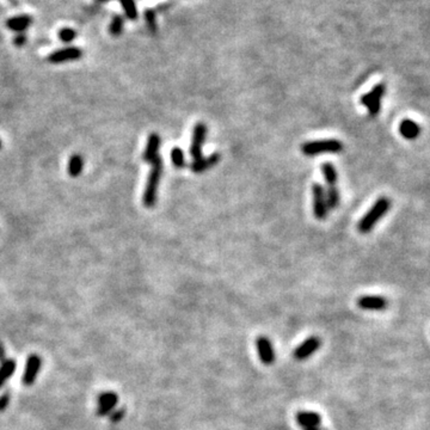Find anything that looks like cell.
Listing matches in <instances>:
<instances>
[{"mask_svg": "<svg viewBox=\"0 0 430 430\" xmlns=\"http://www.w3.org/2000/svg\"><path fill=\"white\" fill-rule=\"evenodd\" d=\"M81 57H83V52H81L80 48L70 47L52 53L48 57V61L52 62V64H61V62L66 61L79 60Z\"/></svg>", "mask_w": 430, "mask_h": 430, "instance_id": "10", "label": "cell"}, {"mask_svg": "<svg viewBox=\"0 0 430 430\" xmlns=\"http://www.w3.org/2000/svg\"><path fill=\"white\" fill-rule=\"evenodd\" d=\"M0 149H2V140H0Z\"/></svg>", "mask_w": 430, "mask_h": 430, "instance_id": "32", "label": "cell"}, {"mask_svg": "<svg viewBox=\"0 0 430 430\" xmlns=\"http://www.w3.org/2000/svg\"><path fill=\"white\" fill-rule=\"evenodd\" d=\"M390 207H391L390 199L380 198L379 200H377L375 205L370 208V211L360 220L359 225H357V229H359V232L362 233V234H367V233L372 231L374 226L377 224V221H379V220L386 214L387 211L390 209Z\"/></svg>", "mask_w": 430, "mask_h": 430, "instance_id": "2", "label": "cell"}, {"mask_svg": "<svg viewBox=\"0 0 430 430\" xmlns=\"http://www.w3.org/2000/svg\"><path fill=\"white\" fill-rule=\"evenodd\" d=\"M31 23H32V18L30 17V16L22 15V16H16V17H12L11 19H9L8 23H6V25H8L9 29H11V30L14 31H23L28 27H30Z\"/></svg>", "mask_w": 430, "mask_h": 430, "instance_id": "17", "label": "cell"}, {"mask_svg": "<svg viewBox=\"0 0 430 430\" xmlns=\"http://www.w3.org/2000/svg\"><path fill=\"white\" fill-rule=\"evenodd\" d=\"M152 169H151L149 180H147V185L144 193L142 202L146 207H153L156 205L157 201V195H158V186L160 178L163 175V169H164V163L163 159L158 156L156 159L151 163Z\"/></svg>", "mask_w": 430, "mask_h": 430, "instance_id": "1", "label": "cell"}, {"mask_svg": "<svg viewBox=\"0 0 430 430\" xmlns=\"http://www.w3.org/2000/svg\"><path fill=\"white\" fill-rule=\"evenodd\" d=\"M386 85L385 84H377L374 86L373 90H370L368 93L363 94L361 97V103L368 109L370 116H376L381 109V100L385 94Z\"/></svg>", "mask_w": 430, "mask_h": 430, "instance_id": "4", "label": "cell"}, {"mask_svg": "<svg viewBox=\"0 0 430 430\" xmlns=\"http://www.w3.org/2000/svg\"><path fill=\"white\" fill-rule=\"evenodd\" d=\"M59 36H60L62 42L68 43V42H72L74 40L75 36H77V32L71 28H64L62 30H60V32H59Z\"/></svg>", "mask_w": 430, "mask_h": 430, "instance_id": "25", "label": "cell"}, {"mask_svg": "<svg viewBox=\"0 0 430 430\" xmlns=\"http://www.w3.org/2000/svg\"><path fill=\"white\" fill-rule=\"evenodd\" d=\"M303 430H324L320 429V426H306V428H301Z\"/></svg>", "mask_w": 430, "mask_h": 430, "instance_id": "30", "label": "cell"}, {"mask_svg": "<svg viewBox=\"0 0 430 430\" xmlns=\"http://www.w3.org/2000/svg\"><path fill=\"white\" fill-rule=\"evenodd\" d=\"M256 349H257L259 360L265 366H270L275 362V350L268 337L259 336L256 338Z\"/></svg>", "mask_w": 430, "mask_h": 430, "instance_id": "8", "label": "cell"}, {"mask_svg": "<svg viewBox=\"0 0 430 430\" xmlns=\"http://www.w3.org/2000/svg\"><path fill=\"white\" fill-rule=\"evenodd\" d=\"M16 369V362L14 360H6L3 362L2 367H0V387L6 383V380H9L10 377L14 375Z\"/></svg>", "mask_w": 430, "mask_h": 430, "instance_id": "19", "label": "cell"}, {"mask_svg": "<svg viewBox=\"0 0 430 430\" xmlns=\"http://www.w3.org/2000/svg\"><path fill=\"white\" fill-rule=\"evenodd\" d=\"M171 160L172 164L177 169H183V167H185L186 165L184 152L178 149V147H175V149L171 150Z\"/></svg>", "mask_w": 430, "mask_h": 430, "instance_id": "22", "label": "cell"}, {"mask_svg": "<svg viewBox=\"0 0 430 430\" xmlns=\"http://www.w3.org/2000/svg\"><path fill=\"white\" fill-rule=\"evenodd\" d=\"M357 306L364 311H384L389 306V301L379 295H364L357 300Z\"/></svg>", "mask_w": 430, "mask_h": 430, "instance_id": "9", "label": "cell"}, {"mask_svg": "<svg viewBox=\"0 0 430 430\" xmlns=\"http://www.w3.org/2000/svg\"><path fill=\"white\" fill-rule=\"evenodd\" d=\"M124 415H126V410H124V409L116 410V411H114L113 415H111V422H113V423L120 422L121 419H122L124 417Z\"/></svg>", "mask_w": 430, "mask_h": 430, "instance_id": "27", "label": "cell"}, {"mask_svg": "<svg viewBox=\"0 0 430 430\" xmlns=\"http://www.w3.org/2000/svg\"><path fill=\"white\" fill-rule=\"evenodd\" d=\"M295 421L301 428L306 426H320L321 416L313 411H299L295 416Z\"/></svg>", "mask_w": 430, "mask_h": 430, "instance_id": "14", "label": "cell"}, {"mask_svg": "<svg viewBox=\"0 0 430 430\" xmlns=\"http://www.w3.org/2000/svg\"><path fill=\"white\" fill-rule=\"evenodd\" d=\"M343 151V144L340 140L325 139L308 141L301 146V152L307 157L319 156L324 153H340Z\"/></svg>", "mask_w": 430, "mask_h": 430, "instance_id": "3", "label": "cell"}, {"mask_svg": "<svg viewBox=\"0 0 430 430\" xmlns=\"http://www.w3.org/2000/svg\"><path fill=\"white\" fill-rule=\"evenodd\" d=\"M83 157L79 156V154H75L70 159V163H68V172H70L72 177H78L83 171Z\"/></svg>", "mask_w": 430, "mask_h": 430, "instance_id": "21", "label": "cell"}, {"mask_svg": "<svg viewBox=\"0 0 430 430\" xmlns=\"http://www.w3.org/2000/svg\"><path fill=\"white\" fill-rule=\"evenodd\" d=\"M220 160H221V156H220V153L214 152L212 153L211 156L205 157V158L201 157V158L194 160L192 165H190V169H192V171L195 173H203L205 171H207V170L212 169L213 166H215Z\"/></svg>", "mask_w": 430, "mask_h": 430, "instance_id": "11", "label": "cell"}, {"mask_svg": "<svg viewBox=\"0 0 430 430\" xmlns=\"http://www.w3.org/2000/svg\"><path fill=\"white\" fill-rule=\"evenodd\" d=\"M399 133L400 135L408 140H413L421 133V128L417 124L415 121L411 120H403L399 124Z\"/></svg>", "mask_w": 430, "mask_h": 430, "instance_id": "16", "label": "cell"}, {"mask_svg": "<svg viewBox=\"0 0 430 430\" xmlns=\"http://www.w3.org/2000/svg\"><path fill=\"white\" fill-rule=\"evenodd\" d=\"M145 17H146V22L147 24H149V28L151 31H156L157 30V23H156V14H154L153 10H147L145 12Z\"/></svg>", "mask_w": 430, "mask_h": 430, "instance_id": "26", "label": "cell"}, {"mask_svg": "<svg viewBox=\"0 0 430 430\" xmlns=\"http://www.w3.org/2000/svg\"><path fill=\"white\" fill-rule=\"evenodd\" d=\"M321 341L319 337L312 336L305 340L300 346L297 347L293 351V357L298 361H304L313 355L316 351L320 348Z\"/></svg>", "mask_w": 430, "mask_h": 430, "instance_id": "6", "label": "cell"}, {"mask_svg": "<svg viewBox=\"0 0 430 430\" xmlns=\"http://www.w3.org/2000/svg\"><path fill=\"white\" fill-rule=\"evenodd\" d=\"M123 24H124L123 18L119 15L115 16V17L113 18V21H111V24H110L111 35L119 36L123 30Z\"/></svg>", "mask_w": 430, "mask_h": 430, "instance_id": "24", "label": "cell"}, {"mask_svg": "<svg viewBox=\"0 0 430 430\" xmlns=\"http://www.w3.org/2000/svg\"><path fill=\"white\" fill-rule=\"evenodd\" d=\"M160 136L157 133H152L149 137V142H147L146 150L142 154V159L147 163H152L154 159L158 157V151L160 147Z\"/></svg>", "mask_w": 430, "mask_h": 430, "instance_id": "15", "label": "cell"}, {"mask_svg": "<svg viewBox=\"0 0 430 430\" xmlns=\"http://www.w3.org/2000/svg\"><path fill=\"white\" fill-rule=\"evenodd\" d=\"M207 135V127L205 123L200 122L194 128L192 145H190V156L193 157L194 160L201 158L203 144H205Z\"/></svg>", "mask_w": 430, "mask_h": 430, "instance_id": "7", "label": "cell"}, {"mask_svg": "<svg viewBox=\"0 0 430 430\" xmlns=\"http://www.w3.org/2000/svg\"><path fill=\"white\" fill-rule=\"evenodd\" d=\"M325 199H326V205L329 209H336L340 205V192H338L337 185L327 186V192H325Z\"/></svg>", "mask_w": 430, "mask_h": 430, "instance_id": "20", "label": "cell"}, {"mask_svg": "<svg viewBox=\"0 0 430 430\" xmlns=\"http://www.w3.org/2000/svg\"><path fill=\"white\" fill-rule=\"evenodd\" d=\"M312 196H313V214L318 220H324L327 216L326 199H325V189L323 185L313 184L312 186Z\"/></svg>", "mask_w": 430, "mask_h": 430, "instance_id": "5", "label": "cell"}, {"mask_svg": "<svg viewBox=\"0 0 430 430\" xmlns=\"http://www.w3.org/2000/svg\"><path fill=\"white\" fill-rule=\"evenodd\" d=\"M41 369V359L36 355H31L27 361V367L24 370V376H23V383L24 385L30 386L35 383L36 376Z\"/></svg>", "mask_w": 430, "mask_h": 430, "instance_id": "12", "label": "cell"}, {"mask_svg": "<svg viewBox=\"0 0 430 430\" xmlns=\"http://www.w3.org/2000/svg\"><path fill=\"white\" fill-rule=\"evenodd\" d=\"M25 41H27V38H25V36L23 35V34L17 35V36H16V38H15L16 45H23V44L25 43Z\"/></svg>", "mask_w": 430, "mask_h": 430, "instance_id": "29", "label": "cell"}, {"mask_svg": "<svg viewBox=\"0 0 430 430\" xmlns=\"http://www.w3.org/2000/svg\"><path fill=\"white\" fill-rule=\"evenodd\" d=\"M121 5L124 10V14L129 19H136L137 17V10L134 0H120Z\"/></svg>", "mask_w": 430, "mask_h": 430, "instance_id": "23", "label": "cell"}, {"mask_svg": "<svg viewBox=\"0 0 430 430\" xmlns=\"http://www.w3.org/2000/svg\"><path fill=\"white\" fill-rule=\"evenodd\" d=\"M9 402H10L9 393H5V395H3L2 397H0V411H3V410H4L6 406L9 405Z\"/></svg>", "mask_w": 430, "mask_h": 430, "instance_id": "28", "label": "cell"}, {"mask_svg": "<svg viewBox=\"0 0 430 430\" xmlns=\"http://www.w3.org/2000/svg\"><path fill=\"white\" fill-rule=\"evenodd\" d=\"M119 397L115 395L114 392L103 393L98 399V411L97 413L100 416H106L116 406Z\"/></svg>", "mask_w": 430, "mask_h": 430, "instance_id": "13", "label": "cell"}, {"mask_svg": "<svg viewBox=\"0 0 430 430\" xmlns=\"http://www.w3.org/2000/svg\"><path fill=\"white\" fill-rule=\"evenodd\" d=\"M321 173H323V177L325 182H326L327 186L336 185L338 176H337V170L333 164L331 163L323 164V165H321Z\"/></svg>", "mask_w": 430, "mask_h": 430, "instance_id": "18", "label": "cell"}, {"mask_svg": "<svg viewBox=\"0 0 430 430\" xmlns=\"http://www.w3.org/2000/svg\"><path fill=\"white\" fill-rule=\"evenodd\" d=\"M98 2H102V3H103V2H109V0H98Z\"/></svg>", "mask_w": 430, "mask_h": 430, "instance_id": "31", "label": "cell"}]
</instances>
